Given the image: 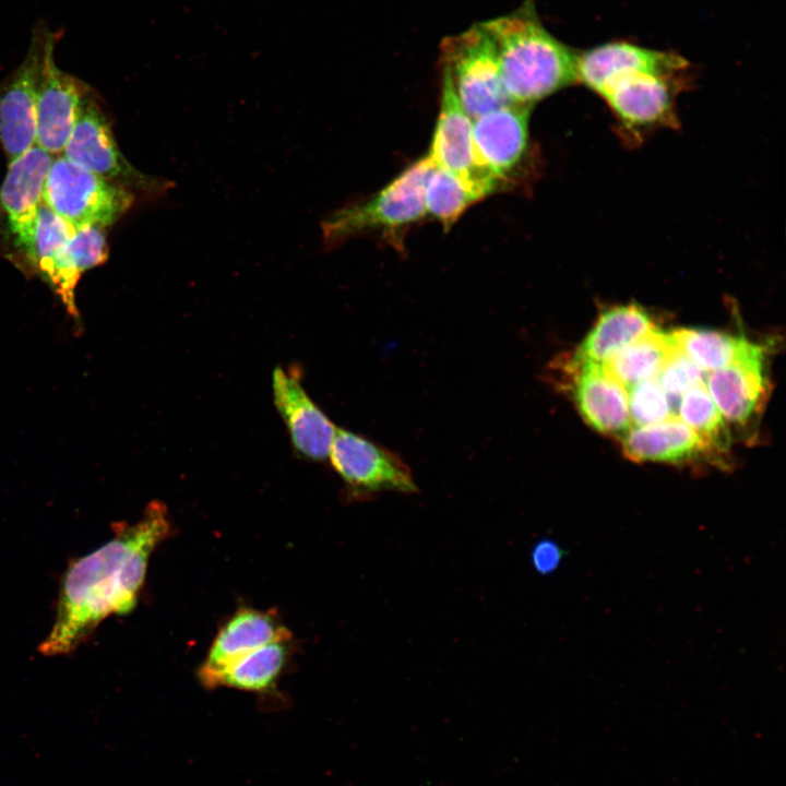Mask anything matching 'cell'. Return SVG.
I'll return each mask as SVG.
<instances>
[{
  "instance_id": "6da1fadb",
  "label": "cell",
  "mask_w": 786,
  "mask_h": 786,
  "mask_svg": "<svg viewBox=\"0 0 786 786\" xmlns=\"http://www.w3.org/2000/svg\"><path fill=\"white\" fill-rule=\"evenodd\" d=\"M115 527L109 541L64 572L53 624L38 647L43 655L73 652L104 619L136 605L150 557L170 533L167 508L152 501L138 522Z\"/></svg>"
},
{
  "instance_id": "7a4b0ae2",
  "label": "cell",
  "mask_w": 786,
  "mask_h": 786,
  "mask_svg": "<svg viewBox=\"0 0 786 786\" xmlns=\"http://www.w3.org/2000/svg\"><path fill=\"white\" fill-rule=\"evenodd\" d=\"M483 23L496 45L502 84L511 103L533 106L577 83V52L543 25L534 0Z\"/></svg>"
},
{
  "instance_id": "3957f363",
  "label": "cell",
  "mask_w": 786,
  "mask_h": 786,
  "mask_svg": "<svg viewBox=\"0 0 786 786\" xmlns=\"http://www.w3.org/2000/svg\"><path fill=\"white\" fill-rule=\"evenodd\" d=\"M433 166L426 155L368 200L332 213L322 223L324 245L333 247L350 237L376 230L397 237L426 218L424 191Z\"/></svg>"
},
{
  "instance_id": "277c9868",
  "label": "cell",
  "mask_w": 786,
  "mask_h": 786,
  "mask_svg": "<svg viewBox=\"0 0 786 786\" xmlns=\"http://www.w3.org/2000/svg\"><path fill=\"white\" fill-rule=\"evenodd\" d=\"M441 63L472 119L511 103L502 84L496 45L483 22L445 37Z\"/></svg>"
},
{
  "instance_id": "5b68a950",
  "label": "cell",
  "mask_w": 786,
  "mask_h": 786,
  "mask_svg": "<svg viewBox=\"0 0 786 786\" xmlns=\"http://www.w3.org/2000/svg\"><path fill=\"white\" fill-rule=\"evenodd\" d=\"M43 198L48 209L74 228H105L131 209L135 194L58 156L49 169Z\"/></svg>"
},
{
  "instance_id": "8992f818",
  "label": "cell",
  "mask_w": 786,
  "mask_h": 786,
  "mask_svg": "<svg viewBox=\"0 0 786 786\" xmlns=\"http://www.w3.org/2000/svg\"><path fill=\"white\" fill-rule=\"evenodd\" d=\"M687 72L628 71L609 79L596 94L621 129L638 139L645 131L677 122L676 98L684 87Z\"/></svg>"
},
{
  "instance_id": "52a82bcc",
  "label": "cell",
  "mask_w": 786,
  "mask_h": 786,
  "mask_svg": "<svg viewBox=\"0 0 786 786\" xmlns=\"http://www.w3.org/2000/svg\"><path fill=\"white\" fill-rule=\"evenodd\" d=\"M62 156L74 165L134 193L158 196L171 186L162 178L145 175L122 155L110 124L99 106L87 95L82 103Z\"/></svg>"
},
{
  "instance_id": "ba28073f",
  "label": "cell",
  "mask_w": 786,
  "mask_h": 786,
  "mask_svg": "<svg viewBox=\"0 0 786 786\" xmlns=\"http://www.w3.org/2000/svg\"><path fill=\"white\" fill-rule=\"evenodd\" d=\"M532 108L510 103L473 119V160L487 194L507 184L524 165Z\"/></svg>"
},
{
  "instance_id": "9c48e42d",
  "label": "cell",
  "mask_w": 786,
  "mask_h": 786,
  "mask_svg": "<svg viewBox=\"0 0 786 786\" xmlns=\"http://www.w3.org/2000/svg\"><path fill=\"white\" fill-rule=\"evenodd\" d=\"M329 457L352 497L417 491L409 468L398 456L352 431L336 429Z\"/></svg>"
},
{
  "instance_id": "30bf717a",
  "label": "cell",
  "mask_w": 786,
  "mask_h": 786,
  "mask_svg": "<svg viewBox=\"0 0 786 786\" xmlns=\"http://www.w3.org/2000/svg\"><path fill=\"white\" fill-rule=\"evenodd\" d=\"M87 95L85 84L58 68L53 40L47 37L37 93L36 145L52 155L61 154Z\"/></svg>"
},
{
  "instance_id": "8fae6325",
  "label": "cell",
  "mask_w": 786,
  "mask_h": 786,
  "mask_svg": "<svg viewBox=\"0 0 786 786\" xmlns=\"http://www.w3.org/2000/svg\"><path fill=\"white\" fill-rule=\"evenodd\" d=\"M44 41L31 46L21 66L0 85V142L9 162L36 144V108Z\"/></svg>"
},
{
  "instance_id": "7c38bea8",
  "label": "cell",
  "mask_w": 786,
  "mask_h": 786,
  "mask_svg": "<svg viewBox=\"0 0 786 786\" xmlns=\"http://www.w3.org/2000/svg\"><path fill=\"white\" fill-rule=\"evenodd\" d=\"M274 405L296 452L310 461L329 457L336 427L311 400L298 378L282 367L272 373Z\"/></svg>"
},
{
  "instance_id": "4fadbf2b",
  "label": "cell",
  "mask_w": 786,
  "mask_h": 786,
  "mask_svg": "<svg viewBox=\"0 0 786 786\" xmlns=\"http://www.w3.org/2000/svg\"><path fill=\"white\" fill-rule=\"evenodd\" d=\"M55 155L36 144L9 162L0 188V207L17 247L28 241L44 204V187Z\"/></svg>"
},
{
  "instance_id": "5bb4252c",
  "label": "cell",
  "mask_w": 786,
  "mask_h": 786,
  "mask_svg": "<svg viewBox=\"0 0 786 786\" xmlns=\"http://www.w3.org/2000/svg\"><path fill=\"white\" fill-rule=\"evenodd\" d=\"M473 119L462 107L449 75L442 71L441 102L429 153L434 166L462 180L481 200L487 196L473 160Z\"/></svg>"
},
{
  "instance_id": "9a60e30c",
  "label": "cell",
  "mask_w": 786,
  "mask_h": 786,
  "mask_svg": "<svg viewBox=\"0 0 786 786\" xmlns=\"http://www.w3.org/2000/svg\"><path fill=\"white\" fill-rule=\"evenodd\" d=\"M71 225L43 204L23 251L34 271L61 298L70 314L76 315L74 289L80 278L69 252Z\"/></svg>"
},
{
  "instance_id": "2e32d148",
  "label": "cell",
  "mask_w": 786,
  "mask_h": 786,
  "mask_svg": "<svg viewBox=\"0 0 786 786\" xmlns=\"http://www.w3.org/2000/svg\"><path fill=\"white\" fill-rule=\"evenodd\" d=\"M567 367L577 410L590 426L608 434L631 428L627 389L603 365L571 359Z\"/></svg>"
},
{
  "instance_id": "e0dca14e",
  "label": "cell",
  "mask_w": 786,
  "mask_h": 786,
  "mask_svg": "<svg viewBox=\"0 0 786 786\" xmlns=\"http://www.w3.org/2000/svg\"><path fill=\"white\" fill-rule=\"evenodd\" d=\"M764 348L753 346L730 365L706 374V390L728 421L742 425L759 410L767 393Z\"/></svg>"
},
{
  "instance_id": "ac0fdd59",
  "label": "cell",
  "mask_w": 786,
  "mask_h": 786,
  "mask_svg": "<svg viewBox=\"0 0 786 786\" xmlns=\"http://www.w3.org/2000/svg\"><path fill=\"white\" fill-rule=\"evenodd\" d=\"M633 70L684 72L689 70V62L677 53L627 41L607 43L577 52V83L595 93L612 76Z\"/></svg>"
},
{
  "instance_id": "d6986e66",
  "label": "cell",
  "mask_w": 786,
  "mask_h": 786,
  "mask_svg": "<svg viewBox=\"0 0 786 786\" xmlns=\"http://www.w3.org/2000/svg\"><path fill=\"white\" fill-rule=\"evenodd\" d=\"M290 633L271 614L243 608L218 631L199 676L209 687L211 680L237 658L271 642L289 640Z\"/></svg>"
},
{
  "instance_id": "ffe728a7",
  "label": "cell",
  "mask_w": 786,
  "mask_h": 786,
  "mask_svg": "<svg viewBox=\"0 0 786 786\" xmlns=\"http://www.w3.org/2000/svg\"><path fill=\"white\" fill-rule=\"evenodd\" d=\"M622 452L635 462H687L710 451L703 440L679 417L629 428L621 439Z\"/></svg>"
},
{
  "instance_id": "44dd1931",
  "label": "cell",
  "mask_w": 786,
  "mask_h": 786,
  "mask_svg": "<svg viewBox=\"0 0 786 786\" xmlns=\"http://www.w3.org/2000/svg\"><path fill=\"white\" fill-rule=\"evenodd\" d=\"M655 327L650 314L640 306L611 307L598 317L572 359L604 365L622 348Z\"/></svg>"
},
{
  "instance_id": "7402d4cb",
  "label": "cell",
  "mask_w": 786,
  "mask_h": 786,
  "mask_svg": "<svg viewBox=\"0 0 786 786\" xmlns=\"http://www.w3.org/2000/svg\"><path fill=\"white\" fill-rule=\"evenodd\" d=\"M675 348L671 334L655 327L622 348L603 366L628 389L635 383L656 378Z\"/></svg>"
},
{
  "instance_id": "603a6c76",
  "label": "cell",
  "mask_w": 786,
  "mask_h": 786,
  "mask_svg": "<svg viewBox=\"0 0 786 786\" xmlns=\"http://www.w3.org/2000/svg\"><path fill=\"white\" fill-rule=\"evenodd\" d=\"M287 642H271L237 658L211 680L209 688L225 686L245 691L269 690L287 662Z\"/></svg>"
},
{
  "instance_id": "cb8c5ba5",
  "label": "cell",
  "mask_w": 786,
  "mask_h": 786,
  "mask_svg": "<svg viewBox=\"0 0 786 786\" xmlns=\"http://www.w3.org/2000/svg\"><path fill=\"white\" fill-rule=\"evenodd\" d=\"M674 342L702 371L726 367L746 354L754 343L743 336L710 330L680 329Z\"/></svg>"
},
{
  "instance_id": "d4e9b609",
  "label": "cell",
  "mask_w": 786,
  "mask_h": 786,
  "mask_svg": "<svg viewBox=\"0 0 786 786\" xmlns=\"http://www.w3.org/2000/svg\"><path fill=\"white\" fill-rule=\"evenodd\" d=\"M479 200L462 180L441 167L433 166L427 177L424 191L426 217L434 218L445 230Z\"/></svg>"
},
{
  "instance_id": "484cf974",
  "label": "cell",
  "mask_w": 786,
  "mask_h": 786,
  "mask_svg": "<svg viewBox=\"0 0 786 786\" xmlns=\"http://www.w3.org/2000/svg\"><path fill=\"white\" fill-rule=\"evenodd\" d=\"M679 418L706 444L708 451H725L729 434L725 419L704 383L686 391L679 402Z\"/></svg>"
},
{
  "instance_id": "4316f807",
  "label": "cell",
  "mask_w": 786,
  "mask_h": 786,
  "mask_svg": "<svg viewBox=\"0 0 786 786\" xmlns=\"http://www.w3.org/2000/svg\"><path fill=\"white\" fill-rule=\"evenodd\" d=\"M630 420L635 426H648L674 416L670 398L656 378L627 389Z\"/></svg>"
},
{
  "instance_id": "83f0119b",
  "label": "cell",
  "mask_w": 786,
  "mask_h": 786,
  "mask_svg": "<svg viewBox=\"0 0 786 786\" xmlns=\"http://www.w3.org/2000/svg\"><path fill=\"white\" fill-rule=\"evenodd\" d=\"M69 252L76 272L98 266L108 258V243L105 228L97 225H83L73 228L69 239Z\"/></svg>"
},
{
  "instance_id": "f1b7e54d",
  "label": "cell",
  "mask_w": 786,
  "mask_h": 786,
  "mask_svg": "<svg viewBox=\"0 0 786 786\" xmlns=\"http://www.w3.org/2000/svg\"><path fill=\"white\" fill-rule=\"evenodd\" d=\"M704 374L705 372L676 345L656 379L668 396H678L689 389L702 384Z\"/></svg>"
},
{
  "instance_id": "f546056e",
  "label": "cell",
  "mask_w": 786,
  "mask_h": 786,
  "mask_svg": "<svg viewBox=\"0 0 786 786\" xmlns=\"http://www.w3.org/2000/svg\"><path fill=\"white\" fill-rule=\"evenodd\" d=\"M564 551L551 539L539 540L532 550L534 569L543 575L553 572L563 558Z\"/></svg>"
}]
</instances>
